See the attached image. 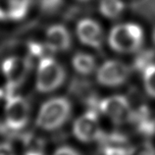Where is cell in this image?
Masks as SVG:
<instances>
[{
    "instance_id": "18",
    "label": "cell",
    "mask_w": 155,
    "mask_h": 155,
    "mask_svg": "<svg viewBox=\"0 0 155 155\" xmlns=\"http://www.w3.org/2000/svg\"><path fill=\"white\" fill-rule=\"evenodd\" d=\"M39 5L45 11H52L57 9L62 4L63 0H38Z\"/></svg>"
},
{
    "instance_id": "10",
    "label": "cell",
    "mask_w": 155,
    "mask_h": 155,
    "mask_svg": "<svg viewBox=\"0 0 155 155\" xmlns=\"http://www.w3.org/2000/svg\"><path fill=\"white\" fill-rule=\"evenodd\" d=\"M71 35L62 25H53L48 28L45 36V46L52 52L66 51L71 46Z\"/></svg>"
},
{
    "instance_id": "1",
    "label": "cell",
    "mask_w": 155,
    "mask_h": 155,
    "mask_svg": "<svg viewBox=\"0 0 155 155\" xmlns=\"http://www.w3.org/2000/svg\"><path fill=\"white\" fill-rule=\"evenodd\" d=\"M108 43L116 52L134 53L143 43V31L137 24H119L110 31Z\"/></svg>"
},
{
    "instance_id": "21",
    "label": "cell",
    "mask_w": 155,
    "mask_h": 155,
    "mask_svg": "<svg viewBox=\"0 0 155 155\" xmlns=\"http://www.w3.org/2000/svg\"><path fill=\"white\" fill-rule=\"evenodd\" d=\"M81 1H87V0H81Z\"/></svg>"
},
{
    "instance_id": "3",
    "label": "cell",
    "mask_w": 155,
    "mask_h": 155,
    "mask_svg": "<svg viewBox=\"0 0 155 155\" xmlns=\"http://www.w3.org/2000/svg\"><path fill=\"white\" fill-rule=\"evenodd\" d=\"M65 76V70L60 63L50 56H44L38 63L36 89L43 93L54 91L64 83Z\"/></svg>"
},
{
    "instance_id": "9",
    "label": "cell",
    "mask_w": 155,
    "mask_h": 155,
    "mask_svg": "<svg viewBox=\"0 0 155 155\" xmlns=\"http://www.w3.org/2000/svg\"><path fill=\"white\" fill-rule=\"evenodd\" d=\"M77 35L80 41L87 46L98 49L102 45L103 31L94 20H81L77 25Z\"/></svg>"
},
{
    "instance_id": "12",
    "label": "cell",
    "mask_w": 155,
    "mask_h": 155,
    "mask_svg": "<svg viewBox=\"0 0 155 155\" xmlns=\"http://www.w3.org/2000/svg\"><path fill=\"white\" fill-rule=\"evenodd\" d=\"M102 137L101 138H103ZM103 148L104 155H130L134 147L127 145L126 138L120 134L107 136Z\"/></svg>"
},
{
    "instance_id": "11",
    "label": "cell",
    "mask_w": 155,
    "mask_h": 155,
    "mask_svg": "<svg viewBox=\"0 0 155 155\" xmlns=\"http://www.w3.org/2000/svg\"><path fill=\"white\" fill-rule=\"evenodd\" d=\"M30 0H0V20L23 19L28 13Z\"/></svg>"
},
{
    "instance_id": "13",
    "label": "cell",
    "mask_w": 155,
    "mask_h": 155,
    "mask_svg": "<svg viewBox=\"0 0 155 155\" xmlns=\"http://www.w3.org/2000/svg\"><path fill=\"white\" fill-rule=\"evenodd\" d=\"M72 65L79 74L84 76L92 74L96 69V61L93 56L84 52L76 53L73 56Z\"/></svg>"
},
{
    "instance_id": "17",
    "label": "cell",
    "mask_w": 155,
    "mask_h": 155,
    "mask_svg": "<svg viewBox=\"0 0 155 155\" xmlns=\"http://www.w3.org/2000/svg\"><path fill=\"white\" fill-rule=\"evenodd\" d=\"M130 155H155V147L149 141H144L134 147Z\"/></svg>"
},
{
    "instance_id": "7",
    "label": "cell",
    "mask_w": 155,
    "mask_h": 155,
    "mask_svg": "<svg viewBox=\"0 0 155 155\" xmlns=\"http://www.w3.org/2000/svg\"><path fill=\"white\" fill-rule=\"evenodd\" d=\"M130 76V69L118 60H108L96 71L97 81L105 87H118L123 84Z\"/></svg>"
},
{
    "instance_id": "16",
    "label": "cell",
    "mask_w": 155,
    "mask_h": 155,
    "mask_svg": "<svg viewBox=\"0 0 155 155\" xmlns=\"http://www.w3.org/2000/svg\"><path fill=\"white\" fill-rule=\"evenodd\" d=\"M25 155H44L42 142L32 137H27L25 141Z\"/></svg>"
},
{
    "instance_id": "5",
    "label": "cell",
    "mask_w": 155,
    "mask_h": 155,
    "mask_svg": "<svg viewBox=\"0 0 155 155\" xmlns=\"http://www.w3.org/2000/svg\"><path fill=\"white\" fill-rule=\"evenodd\" d=\"M30 117V106L27 100L14 93L7 95L5 122L11 130H21L27 125Z\"/></svg>"
},
{
    "instance_id": "4",
    "label": "cell",
    "mask_w": 155,
    "mask_h": 155,
    "mask_svg": "<svg viewBox=\"0 0 155 155\" xmlns=\"http://www.w3.org/2000/svg\"><path fill=\"white\" fill-rule=\"evenodd\" d=\"M30 66V61L19 56H12L3 61L2 72L7 81L8 94H12L25 81Z\"/></svg>"
},
{
    "instance_id": "19",
    "label": "cell",
    "mask_w": 155,
    "mask_h": 155,
    "mask_svg": "<svg viewBox=\"0 0 155 155\" xmlns=\"http://www.w3.org/2000/svg\"><path fill=\"white\" fill-rule=\"evenodd\" d=\"M52 155H80V154L72 147L62 146V147H59L58 149H56Z\"/></svg>"
},
{
    "instance_id": "15",
    "label": "cell",
    "mask_w": 155,
    "mask_h": 155,
    "mask_svg": "<svg viewBox=\"0 0 155 155\" xmlns=\"http://www.w3.org/2000/svg\"><path fill=\"white\" fill-rule=\"evenodd\" d=\"M143 84L146 92L155 98V64L148 65L144 69Z\"/></svg>"
},
{
    "instance_id": "20",
    "label": "cell",
    "mask_w": 155,
    "mask_h": 155,
    "mask_svg": "<svg viewBox=\"0 0 155 155\" xmlns=\"http://www.w3.org/2000/svg\"><path fill=\"white\" fill-rule=\"evenodd\" d=\"M0 155H16V152L12 145L3 142V143H0Z\"/></svg>"
},
{
    "instance_id": "14",
    "label": "cell",
    "mask_w": 155,
    "mask_h": 155,
    "mask_svg": "<svg viewBox=\"0 0 155 155\" xmlns=\"http://www.w3.org/2000/svg\"><path fill=\"white\" fill-rule=\"evenodd\" d=\"M125 4L123 0H100L99 11L105 18L116 19L123 13Z\"/></svg>"
},
{
    "instance_id": "8",
    "label": "cell",
    "mask_w": 155,
    "mask_h": 155,
    "mask_svg": "<svg viewBox=\"0 0 155 155\" xmlns=\"http://www.w3.org/2000/svg\"><path fill=\"white\" fill-rule=\"evenodd\" d=\"M73 133L78 140L84 142L95 141L103 137L98 117L93 111H88L78 118L73 126Z\"/></svg>"
},
{
    "instance_id": "2",
    "label": "cell",
    "mask_w": 155,
    "mask_h": 155,
    "mask_svg": "<svg viewBox=\"0 0 155 155\" xmlns=\"http://www.w3.org/2000/svg\"><path fill=\"white\" fill-rule=\"evenodd\" d=\"M71 114V104L64 97H54L45 101L36 117V126L44 130H54L66 123Z\"/></svg>"
},
{
    "instance_id": "6",
    "label": "cell",
    "mask_w": 155,
    "mask_h": 155,
    "mask_svg": "<svg viewBox=\"0 0 155 155\" xmlns=\"http://www.w3.org/2000/svg\"><path fill=\"white\" fill-rule=\"evenodd\" d=\"M99 108L106 117L116 124L132 121L134 111L129 100L123 95H113L100 101Z\"/></svg>"
}]
</instances>
